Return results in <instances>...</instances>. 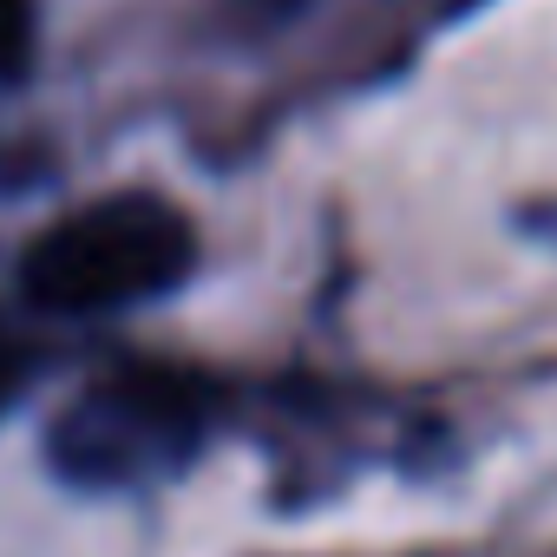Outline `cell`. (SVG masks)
Listing matches in <instances>:
<instances>
[{
  "label": "cell",
  "mask_w": 557,
  "mask_h": 557,
  "mask_svg": "<svg viewBox=\"0 0 557 557\" xmlns=\"http://www.w3.org/2000/svg\"><path fill=\"white\" fill-rule=\"evenodd\" d=\"M197 243L164 197H106L40 230L21 262V283L53 315H99L184 283Z\"/></svg>",
  "instance_id": "cell-1"
},
{
  "label": "cell",
  "mask_w": 557,
  "mask_h": 557,
  "mask_svg": "<svg viewBox=\"0 0 557 557\" xmlns=\"http://www.w3.org/2000/svg\"><path fill=\"white\" fill-rule=\"evenodd\" d=\"M197 426V394L171 374H132L106 394H92L60 426V459L79 479H119L145 453H164Z\"/></svg>",
  "instance_id": "cell-2"
},
{
  "label": "cell",
  "mask_w": 557,
  "mask_h": 557,
  "mask_svg": "<svg viewBox=\"0 0 557 557\" xmlns=\"http://www.w3.org/2000/svg\"><path fill=\"white\" fill-rule=\"evenodd\" d=\"M34 60V0H0V79H21Z\"/></svg>",
  "instance_id": "cell-3"
},
{
  "label": "cell",
  "mask_w": 557,
  "mask_h": 557,
  "mask_svg": "<svg viewBox=\"0 0 557 557\" xmlns=\"http://www.w3.org/2000/svg\"><path fill=\"white\" fill-rule=\"evenodd\" d=\"M8 394H14V348L0 342V400H8Z\"/></svg>",
  "instance_id": "cell-4"
},
{
  "label": "cell",
  "mask_w": 557,
  "mask_h": 557,
  "mask_svg": "<svg viewBox=\"0 0 557 557\" xmlns=\"http://www.w3.org/2000/svg\"><path fill=\"white\" fill-rule=\"evenodd\" d=\"M262 8H302V0H262Z\"/></svg>",
  "instance_id": "cell-5"
}]
</instances>
